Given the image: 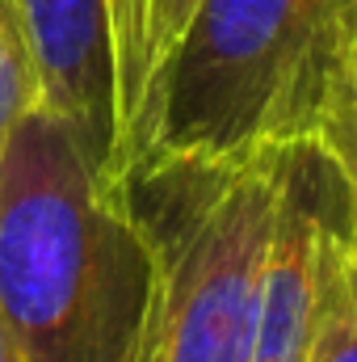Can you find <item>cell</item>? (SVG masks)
<instances>
[{"label": "cell", "mask_w": 357, "mask_h": 362, "mask_svg": "<svg viewBox=\"0 0 357 362\" xmlns=\"http://www.w3.org/2000/svg\"><path fill=\"white\" fill-rule=\"evenodd\" d=\"M273 177L277 152L147 160L122 173V198L160 274L143 362H248Z\"/></svg>", "instance_id": "3"}, {"label": "cell", "mask_w": 357, "mask_h": 362, "mask_svg": "<svg viewBox=\"0 0 357 362\" xmlns=\"http://www.w3.org/2000/svg\"><path fill=\"white\" fill-rule=\"evenodd\" d=\"M0 362H25V354H21L17 341H13V333L4 329V320H0Z\"/></svg>", "instance_id": "9"}, {"label": "cell", "mask_w": 357, "mask_h": 362, "mask_svg": "<svg viewBox=\"0 0 357 362\" xmlns=\"http://www.w3.org/2000/svg\"><path fill=\"white\" fill-rule=\"evenodd\" d=\"M324 148L357 177V0H202L122 144L147 160Z\"/></svg>", "instance_id": "1"}, {"label": "cell", "mask_w": 357, "mask_h": 362, "mask_svg": "<svg viewBox=\"0 0 357 362\" xmlns=\"http://www.w3.org/2000/svg\"><path fill=\"white\" fill-rule=\"evenodd\" d=\"M353 194L357 177L324 148L303 144L277 152L273 228L261 262L248 362H307L320 312L324 245Z\"/></svg>", "instance_id": "4"}, {"label": "cell", "mask_w": 357, "mask_h": 362, "mask_svg": "<svg viewBox=\"0 0 357 362\" xmlns=\"http://www.w3.org/2000/svg\"><path fill=\"white\" fill-rule=\"evenodd\" d=\"M307 362H357V194L337 215L324 245L320 312Z\"/></svg>", "instance_id": "7"}, {"label": "cell", "mask_w": 357, "mask_h": 362, "mask_svg": "<svg viewBox=\"0 0 357 362\" xmlns=\"http://www.w3.org/2000/svg\"><path fill=\"white\" fill-rule=\"evenodd\" d=\"M156 278L122 185L34 110L0 152V320L25 362H143Z\"/></svg>", "instance_id": "2"}, {"label": "cell", "mask_w": 357, "mask_h": 362, "mask_svg": "<svg viewBox=\"0 0 357 362\" xmlns=\"http://www.w3.org/2000/svg\"><path fill=\"white\" fill-rule=\"evenodd\" d=\"M38 85V110L51 114L85 152L92 173L118 185V68L105 0H8Z\"/></svg>", "instance_id": "5"}, {"label": "cell", "mask_w": 357, "mask_h": 362, "mask_svg": "<svg viewBox=\"0 0 357 362\" xmlns=\"http://www.w3.org/2000/svg\"><path fill=\"white\" fill-rule=\"evenodd\" d=\"M202 0H105L109 34H114V68H118V122L122 144L135 131L152 85L160 81L169 55L185 38ZM118 144V156H122Z\"/></svg>", "instance_id": "6"}, {"label": "cell", "mask_w": 357, "mask_h": 362, "mask_svg": "<svg viewBox=\"0 0 357 362\" xmlns=\"http://www.w3.org/2000/svg\"><path fill=\"white\" fill-rule=\"evenodd\" d=\"M34 110H38V85L21 47V30L8 0H0V152Z\"/></svg>", "instance_id": "8"}]
</instances>
